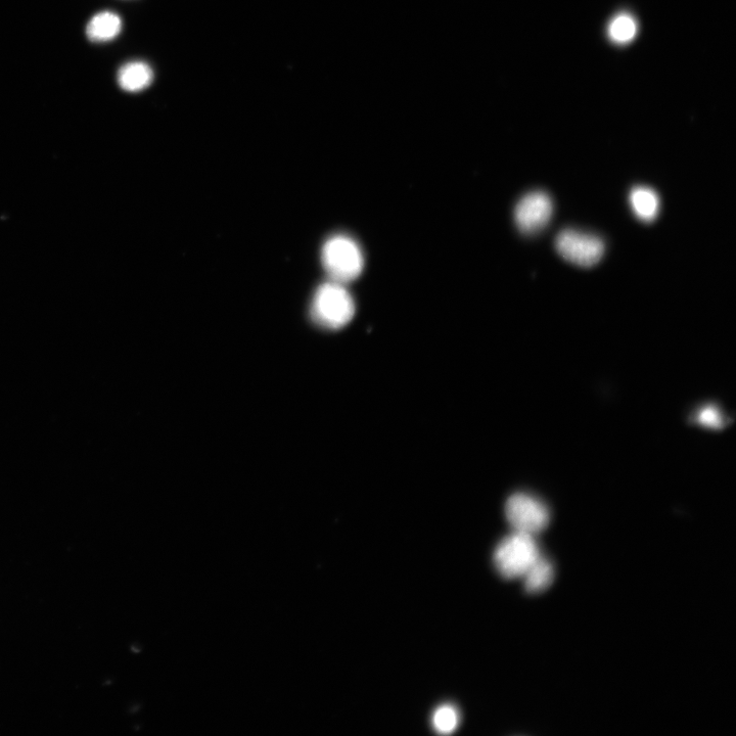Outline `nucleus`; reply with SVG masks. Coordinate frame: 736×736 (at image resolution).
I'll use <instances>...</instances> for the list:
<instances>
[{
	"label": "nucleus",
	"instance_id": "obj_6",
	"mask_svg": "<svg viewBox=\"0 0 736 736\" xmlns=\"http://www.w3.org/2000/svg\"><path fill=\"white\" fill-rule=\"evenodd\" d=\"M552 215L550 198L542 192L523 197L515 210L516 224L522 233L532 235L546 226Z\"/></svg>",
	"mask_w": 736,
	"mask_h": 736
},
{
	"label": "nucleus",
	"instance_id": "obj_12",
	"mask_svg": "<svg viewBox=\"0 0 736 736\" xmlns=\"http://www.w3.org/2000/svg\"><path fill=\"white\" fill-rule=\"evenodd\" d=\"M635 21L627 15L617 17L610 27V35L616 42L625 43L633 39L636 34Z\"/></svg>",
	"mask_w": 736,
	"mask_h": 736
},
{
	"label": "nucleus",
	"instance_id": "obj_13",
	"mask_svg": "<svg viewBox=\"0 0 736 736\" xmlns=\"http://www.w3.org/2000/svg\"><path fill=\"white\" fill-rule=\"evenodd\" d=\"M697 421L705 427L712 429L720 428L723 425V417L720 410L714 406L704 407L697 416Z\"/></svg>",
	"mask_w": 736,
	"mask_h": 736
},
{
	"label": "nucleus",
	"instance_id": "obj_7",
	"mask_svg": "<svg viewBox=\"0 0 736 736\" xmlns=\"http://www.w3.org/2000/svg\"><path fill=\"white\" fill-rule=\"evenodd\" d=\"M117 80L123 90L138 92L148 88L152 84L154 72L144 62H130L120 68Z\"/></svg>",
	"mask_w": 736,
	"mask_h": 736
},
{
	"label": "nucleus",
	"instance_id": "obj_2",
	"mask_svg": "<svg viewBox=\"0 0 736 736\" xmlns=\"http://www.w3.org/2000/svg\"><path fill=\"white\" fill-rule=\"evenodd\" d=\"M540 557L534 536L514 531L498 544L493 561L503 578L516 579L523 578Z\"/></svg>",
	"mask_w": 736,
	"mask_h": 736
},
{
	"label": "nucleus",
	"instance_id": "obj_1",
	"mask_svg": "<svg viewBox=\"0 0 736 736\" xmlns=\"http://www.w3.org/2000/svg\"><path fill=\"white\" fill-rule=\"evenodd\" d=\"M311 318L327 330L346 327L355 314V303L344 284L329 281L319 286L311 303Z\"/></svg>",
	"mask_w": 736,
	"mask_h": 736
},
{
	"label": "nucleus",
	"instance_id": "obj_11",
	"mask_svg": "<svg viewBox=\"0 0 736 736\" xmlns=\"http://www.w3.org/2000/svg\"><path fill=\"white\" fill-rule=\"evenodd\" d=\"M459 712L453 705H442L433 714V728L439 734H451L459 725Z\"/></svg>",
	"mask_w": 736,
	"mask_h": 736
},
{
	"label": "nucleus",
	"instance_id": "obj_9",
	"mask_svg": "<svg viewBox=\"0 0 736 736\" xmlns=\"http://www.w3.org/2000/svg\"><path fill=\"white\" fill-rule=\"evenodd\" d=\"M525 589L529 593L546 590L555 580V569L549 561L539 558L523 576Z\"/></svg>",
	"mask_w": 736,
	"mask_h": 736
},
{
	"label": "nucleus",
	"instance_id": "obj_4",
	"mask_svg": "<svg viewBox=\"0 0 736 736\" xmlns=\"http://www.w3.org/2000/svg\"><path fill=\"white\" fill-rule=\"evenodd\" d=\"M505 516L514 531L535 536L549 523L546 505L532 495L516 493L505 504Z\"/></svg>",
	"mask_w": 736,
	"mask_h": 736
},
{
	"label": "nucleus",
	"instance_id": "obj_10",
	"mask_svg": "<svg viewBox=\"0 0 736 736\" xmlns=\"http://www.w3.org/2000/svg\"><path fill=\"white\" fill-rule=\"evenodd\" d=\"M630 202L635 214L643 221H652L659 211L658 195L651 189L636 188L631 192Z\"/></svg>",
	"mask_w": 736,
	"mask_h": 736
},
{
	"label": "nucleus",
	"instance_id": "obj_8",
	"mask_svg": "<svg viewBox=\"0 0 736 736\" xmlns=\"http://www.w3.org/2000/svg\"><path fill=\"white\" fill-rule=\"evenodd\" d=\"M122 30L121 18L113 12H102L92 18L86 27L91 41L105 42L117 37Z\"/></svg>",
	"mask_w": 736,
	"mask_h": 736
},
{
	"label": "nucleus",
	"instance_id": "obj_5",
	"mask_svg": "<svg viewBox=\"0 0 736 736\" xmlns=\"http://www.w3.org/2000/svg\"><path fill=\"white\" fill-rule=\"evenodd\" d=\"M556 248L565 260L581 267L595 265L605 253L601 239L575 230H564L557 238Z\"/></svg>",
	"mask_w": 736,
	"mask_h": 736
},
{
	"label": "nucleus",
	"instance_id": "obj_3",
	"mask_svg": "<svg viewBox=\"0 0 736 736\" xmlns=\"http://www.w3.org/2000/svg\"><path fill=\"white\" fill-rule=\"evenodd\" d=\"M321 262L331 281L350 283L364 267V256L355 240L345 235L330 238L322 247Z\"/></svg>",
	"mask_w": 736,
	"mask_h": 736
}]
</instances>
